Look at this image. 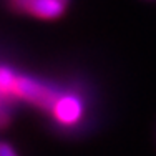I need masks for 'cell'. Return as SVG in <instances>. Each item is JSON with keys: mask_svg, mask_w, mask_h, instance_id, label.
<instances>
[{"mask_svg": "<svg viewBox=\"0 0 156 156\" xmlns=\"http://www.w3.org/2000/svg\"><path fill=\"white\" fill-rule=\"evenodd\" d=\"M9 96L17 100H23V101H28L32 105H37L42 110H48L51 111L57 98L60 96L57 90H53V87L43 83V81L37 80V78H32L28 75H15L13 78V83L10 87L9 93L3 95V101H5Z\"/></svg>", "mask_w": 156, "mask_h": 156, "instance_id": "1", "label": "cell"}, {"mask_svg": "<svg viewBox=\"0 0 156 156\" xmlns=\"http://www.w3.org/2000/svg\"><path fill=\"white\" fill-rule=\"evenodd\" d=\"M12 10L27 13L38 20H57L65 13L63 0H9Z\"/></svg>", "mask_w": 156, "mask_h": 156, "instance_id": "2", "label": "cell"}, {"mask_svg": "<svg viewBox=\"0 0 156 156\" xmlns=\"http://www.w3.org/2000/svg\"><path fill=\"white\" fill-rule=\"evenodd\" d=\"M51 115L60 125H76L83 115V103L75 95H60L51 108Z\"/></svg>", "mask_w": 156, "mask_h": 156, "instance_id": "3", "label": "cell"}, {"mask_svg": "<svg viewBox=\"0 0 156 156\" xmlns=\"http://www.w3.org/2000/svg\"><path fill=\"white\" fill-rule=\"evenodd\" d=\"M0 156H18V154H17L15 148H13L12 144L3 141V143L0 144Z\"/></svg>", "mask_w": 156, "mask_h": 156, "instance_id": "4", "label": "cell"}, {"mask_svg": "<svg viewBox=\"0 0 156 156\" xmlns=\"http://www.w3.org/2000/svg\"><path fill=\"white\" fill-rule=\"evenodd\" d=\"M63 2H66V0H63Z\"/></svg>", "mask_w": 156, "mask_h": 156, "instance_id": "5", "label": "cell"}]
</instances>
